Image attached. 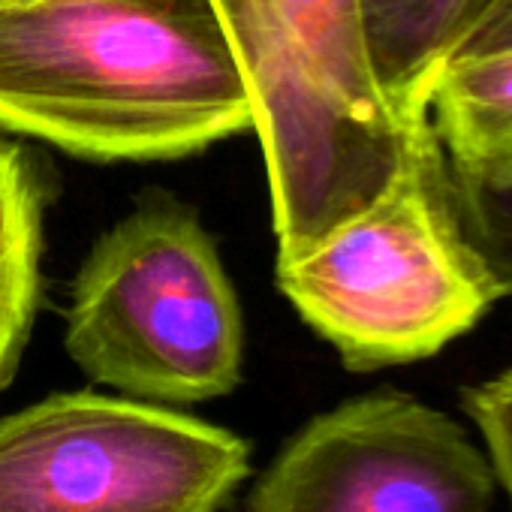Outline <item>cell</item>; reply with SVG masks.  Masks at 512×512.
Returning <instances> with one entry per match:
<instances>
[{"mask_svg":"<svg viewBox=\"0 0 512 512\" xmlns=\"http://www.w3.org/2000/svg\"><path fill=\"white\" fill-rule=\"evenodd\" d=\"M250 91L278 253L365 205L410 133L371 70L359 0H211Z\"/></svg>","mask_w":512,"mask_h":512,"instance_id":"3957f363","label":"cell"},{"mask_svg":"<svg viewBox=\"0 0 512 512\" xmlns=\"http://www.w3.org/2000/svg\"><path fill=\"white\" fill-rule=\"evenodd\" d=\"M506 46H512V0H491V4L470 22V28L461 34V40L455 43L449 58L506 49Z\"/></svg>","mask_w":512,"mask_h":512,"instance_id":"7c38bea8","label":"cell"},{"mask_svg":"<svg viewBox=\"0 0 512 512\" xmlns=\"http://www.w3.org/2000/svg\"><path fill=\"white\" fill-rule=\"evenodd\" d=\"M0 124L169 160L253 130V106L211 0H0Z\"/></svg>","mask_w":512,"mask_h":512,"instance_id":"6da1fadb","label":"cell"},{"mask_svg":"<svg viewBox=\"0 0 512 512\" xmlns=\"http://www.w3.org/2000/svg\"><path fill=\"white\" fill-rule=\"evenodd\" d=\"M371 70L404 124L428 118V91L491 0H359Z\"/></svg>","mask_w":512,"mask_h":512,"instance_id":"ba28073f","label":"cell"},{"mask_svg":"<svg viewBox=\"0 0 512 512\" xmlns=\"http://www.w3.org/2000/svg\"><path fill=\"white\" fill-rule=\"evenodd\" d=\"M428 121L458 184L512 190V46L449 58L431 82Z\"/></svg>","mask_w":512,"mask_h":512,"instance_id":"52a82bcc","label":"cell"},{"mask_svg":"<svg viewBox=\"0 0 512 512\" xmlns=\"http://www.w3.org/2000/svg\"><path fill=\"white\" fill-rule=\"evenodd\" d=\"M64 344L85 377L124 398L169 407L238 389V296L190 208L169 199L142 205L91 247Z\"/></svg>","mask_w":512,"mask_h":512,"instance_id":"277c9868","label":"cell"},{"mask_svg":"<svg viewBox=\"0 0 512 512\" xmlns=\"http://www.w3.org/2000/svg\"><path fill=\"white\" fill-rule=\"evenodd\" d=\"M250 443L163 404L49 395L0 419V512H220Z\"/></svg>","mask_w":512,"mask_h":512,"instance_id":"5b68a950","label":"cell"},{"mask_svg":"<svg viewBox=\"0 0 512 512\" xmlns=\"http://www.w3.org/2000/svg\"><path fill=\"white\" fill-rule=\"evenodd\" d=\"M461 407L482 437L497 488L512 503V368L467 386L461 392Z\"/></svg>","mask_w":512,"mask_h":512,"instance_id":"8fae6325","label":"cell"},{"mask_svg":"<svg viewBox=\"0 0 512 512\" xmlns=\"http://www.w3.org/2000/svg\"><path fill=\"white\" fill-rule=\"evenodd\" d=\"M494 467L443 410L377 389L302 425L250 491V512H491Z\"/></svg>","mask_w":512,"mask_h":512,"instance_id":"8992f818","label":"cell"},{"mask_svg":"<svg viewBox=\"0 0 512 512\" xmlns=\"http://www.w3.org/2000/svg\"><path fill=\"white\" fill-rule=\"evenodd\" d=\"M43 208L31 154L0 136V389L19 368L40 305Z\"/></svg>","mask_w":512,"mask_h":512,"instance_id":"9c48e42d","label":"cell"},{"mask_svg":"<svg viewBox=\"0 0 512 512\" xmlns=\"http://www.w3.org/2000/svg\"><path fill=\"white\" fill-rule=\"evenodd\" d=\"M278 287L350 371L431 359L503 302L428 118L365 205L278 253Z\"/></svg>","mask_w":512,"mask_h":512,"instance_id":"7a4b0ae2","label":"cell"},{"mask_svg":"<svg viewBox=\"0 0 512 512\" xmlns=\"http://www.w3.org/2000/svg\"><path fill=\"white\" fill-rule=\"evenodd\" d=\"M452 193L464 229L500 281L503 299L512 302V190H479L452 178Z\"/></svg>","mask_w":512,"mask_h":512,"instance_id":"30bf717a","label":"cell"}]
</instances>
